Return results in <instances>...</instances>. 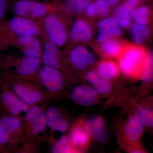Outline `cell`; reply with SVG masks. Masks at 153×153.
<instances>
[{
	"instance_id": "1",
	"label": "cell",
	"mask_w": 153,
	"mask_h": 153,
	"mask_svg": "<svg viewBox=\"0 0 153 153\" xmlns=\"http://www.w3.org/2000/svg\"><path fill=\"white\" fill-rule=\"evenodd\" d=\"M48 106V104L33 105L23 117L25 137L16 153L38 152L41 140L40 134L47 126L45 112Z\"/></svg>"
},
{
	"instance_id": "2",
	"label": "cell",
	"mask_w": 153,
	"mask_h": 153,
	"mask_svg": "<svg viewBox=\"0 0 153 153\" xmlns=\"http://www.w3.org/2000/svg\"><path fill=\"white\" fill-rule=\"evenodd\" d=\"M0 82L10 88L24 102L30 105L48 104L54 100L52 94L43 88L6 71L0 75Z\"/></svg>"
},
{
	"instance_id": "3",
	"label": "cell",
	"mask_w": 153,
	"mask_h": 153,
	"mask_svg": "<svg viewBox=\"0 0 153 153\" xmlns=\"http://www.w3.org/2000/svg\"><path fill=\"white\" fill-rule=\"evenodd\" d=\"M145 128L134 106L118 131L117 139L120 147L127 152L140 153L142 150Z\"/></svg>"
},
{
	"instance_id": "4",
	"label": "cell",
	"mask_w": 153,
	"mask_h": 153,
	"mask_svg": "<svg viewBox=\"0 0 153 153\" xmlns=\"http://www.w3.org/2000/svg\"><path fill=\"white\" fill-rule=\"evenodd\" d=\"M41 86L51 94L54 100L61 97L68 87L66 78L60 70L43 66L36 74L28 77H21Z\"/></svg>"
},
{
	"instance_id": "5",
	"label": "cell",
	"mask_w": 153,
	"mask_h": 153,
	"mask_svg": "<svg viewBox=\"0 0 153 153\" xmlns=\"http://www.w3.org/2000/svg\"><path fill=\"white\" fill-rule=\"evenodd\" d=\"M43 35L42 21L15 16L6 22L0 23V37Z\"/></svg>"
},
{
	"instance_id": "6",
	"label": "cell",
	"mask_w": 153,
	"mask_h": 153,
	"mask_svg": "<svg viewBox=\"0 0 153 153\" xmlns=\"http://www.w3.org/2000/svg\"><path fill=\"white\" fill-rule=\"evenodd\" d=\"M146 54L140 45L125 46L117 58L120 72L129 79H139Z\"/></svg>"
},
{
	"instance_id": "7",
	"label": "cell",
	"mask_w": 153,
	"mask_h": 153,
	"mask_svg": "<svg viewBox=\"0 0 153 153\" xmlns=\"http://www.w3.org/2000/svg\"><path fill=\"white\" fill-rule=\"evenodd\" d=\"M41 59L23 55L3 57L0 69L17 76L28 77L36 74L42 67Z\"/></svg>"
},
{
	"instance_id": "8",
	"label": "cell",
	"mask_w": 153,
	"mask_h": 153,
	"mask_svg": "<svg viewBox=\"0 0 153 153\" xmlns=\"http://www.w3.org/2000/svg\"><path fill=\"white\" fill-rule=\"evenodd\" d=\"M56 10L50 12L42 20L43 38L60 47L68 41L66 20Z\"/></svg>"
},
{
	"instance_id": "9",
	"label": "cell",
	"mask_w": 153,
	"mask_h": 153,
	"mask_svg": "<svg viewBox=\"0 0 153 153\" xmlns=\"http://www.w3.org/2000/svg\"><path fill=\"white\" fill-rule=\"evenodd\" d=\"M43 52L41 60L44 66L53 67L61 71L66 78L68 87L73 83H77V80L69 70L63 52L59 47L43 38Z\"/></svg>"
},
{
	"instance_id": "10",
	"label": "cell",
	"mask_w": 153,
	"mask_h": 153,
	"mask_svg": "<svg viewBox=\"0 0 153 153\" xmlns=\"http://www.w3.org/2000/svg\"><path fill=\"white\" fill-rule=\"evenodd\" d=\"M69 70L78 82L74 72L78 73V79L83 72L89 69L95 62V57L87 48L77 45L68 51L63 52Z\"/></svg>"
},
{
	"instance_id": "11",
	"label": "cell",
	"mask_w": 153,
	"mask_h": 153,
	"mask_svg": "<svg viewBox=\"0 0 153 153\" xmlns=\"http://www.w3.org/2000/svg\"><path fill=\"white\" fill-rule=\"evenodd\" d=\"M56 3H42L33 0H19L14 4L13 11L16 16L42 21L47 14L56 10Z\"/></svg>"
},
{
	"instance_id": "12",
	"label": "cell",
	"mask_w": 153,
	"mask_h": 153,
	"mask_svg": "<svg viewBox=\"0 0 153 153\" xmlns=\"http://www.w3.org/2000/svg\"><path fill=\"white\" fill-rule=\"evenodd\" d=\"M32 106L24 102L10 88L0 82V111L2 114L21 117Z\"/></svg>"
},
{
	"instance_id": "13",
	"label": "cell",
	"mask_w": 153,
	"mask_h": 153,
	"mask_svg": "<svg viewBox=\"0 0 153 153\" xmlns=\"http://www.w3.org/2000/svg\"><path fill=\"white\" fill-rule=\"evenodd\" d=\"M4 123L9 139V153H16L24 142L25 131L23 117L7 115L0 116Z\"/></svg>"
},
{
	"instance_id": "14",
	"label": "cell",
	"mask_w": 153,
	"mask_h": 153,
	"mask_svg": "<svg viewBox=\"0 0 153 153\" xmlns=\"http://www.w3.org/2000/svg\"><path fill=\"white\" fill-rule=\"evenodd\" d=\"M85 118L81 117L74 120L71 123L67 133L78 153L88 152L92 142L85 128Z\"/></svg>"
},
{
	"instance_id": "15",
	"label": "cell",
	"mask_w": 153,
	"mask_h": 153,
	"mask_svg": "<svg viewBox=\"0 0 153 153\" xmlns=\"http://www.w3.org/2000/svg\"><path fill=\"white\" fill-rule=\"evenodd\" d=\"M69 97L74 104L85 107H89L101 102L102 97L92 85L82 82L71 89Z\"/></svg>"
},
{
	"instance_id": "16",
	"label": "cell",
	"mask_w": 153,
	"mask_h": 153,
	"mask_svg": "<svg viewBox=\"0 0 153 153\" xmlns=\"http://www.w3.org/2000/svg\"><path fill=\"white\" fill-rule=\"evenodd\" d=\"M47 126L50 129L51 134L49 143L55 140L52 137L54 132L57 131L64 134L68 131L71 123L63 111L57 107H47L45 112Z\"/></svg>"
},
{
	"instance_id": "17",
	"label": "cell",
	"mask_w": 153,
	"mask_h": 153,
	"mask_svg": "<svg viewBox=\"0 0 153 153\" xmlns=\"http://www.w3.org/2000/svg\"><path fill=\"white\" fill-rule=\"evenodd\" d=\"M85 126L92 141L104 144L108 141V134L104 118L101 115L85 117Z\"/></svg>"
},
{
	"instance_id": "18",
	"label": "cell",
	"mask_w": 153,
	"mask_h": 153,
	"mask_svg": "<svg viewBox=\"0 0 153 153\" xmlns=\"http://www.w3.org/2000/svg\"><path fill=\"white\" fill-rule=\"evenodd\" d=\"M92 30L88 22L82 18L76 19L72 24L68 38L71 43L84 44L90 41Z\"/></svg>"
},
{
	"instance_id": "19",
	"label": "cell",
	"mask_w": 153,
	"mask_h": 153,
	"mask_svg": "<svg viewBox=\"0 0 153 153\" xmlns=\"http://www.w3.org/2000/svg\"><path fill=\"white\" fill-rule=\"evenodd\" d=\"M139 79L141 84L136 90L139 96L146 94L153 84V49L146 52V58Z\"/></svg>"
},
{
	"instance_id": "20",
	"label": "cell",
	"mask_w": 153,
	"mask_h": 153,
	"mask_svg": "<svg viewBox=\"0 0 153 153\" xmlns=\"http://www.w3.org/2000/svg\"><path fill=\"white\" fill-rule=\"evenodd\" d=\"M98 34L97 41L98 43L108 39L116 38L121 35V28L114 17H105L97 24Z\"/></svg>"
},
{
	"instance_id": "21",
	"label": "cell",
	"mask_w": 153,
	"mask_h": 153,
	"mask_svg": "<svg viewBox=\"0 0 153 153\" xmlns=\"http://www.w3.org/2000/svg\"><path fill=\"white\" fill-rule=\"evenodd\" d=\"M140 2L137 0H126L115 10L113 17L121 29L129 27L132 24V13Z\"/></svg>"
},
{
	"instance_id": "22",
	"label": "cell",
	"mask_w": 153,
	"mask_h": 153,
	"mask_svg": "<svg viewBox=\"0 0 153 153\" xmlns=\"http://www.w3.org/2000/svg\"><path fill=\"white\" fill-rule=\"evenodd\" d=\"M95 70L100 78L111 81L117 79L120 72L117 63L109 59L99 62Z\"/></svg>"
},
{
	"instance_id": "23",
	"label": "cell",
	"mask_w": 153,
	"mask_h": 153,
	"mask_svg": "<svg viewBox=\"0 0 153 153\" xmlns=\"http://www.w3.org/2000/svg\"><path fill=\"white\" fill-rule=\"evenodd\" d=\"M90 3L89 0H68L63 4L58 5L57 12L66 20L68 15L84 13Z\"/></svg>"
},
{
	"instance_id": "24",
	"label": "cell",
	"mask_w": 153,
	"mask_h": 153,
	"mask_svg": "<svg viewBox=\"0 0 153 153\" xmlns=\"http://www.w3.org/2000/svg\"><path fill=\"white\" fill-rule=\"evenodd\" d=\"M7 44L16 47L20 50L33 47H42V43L38 37L31 36H13L3 38Z\"/></svg>"
},
{
	"instance_id": "25",
	"label": "cell",
	"mask_w": 153,
	"mask_h": 153,
	"mask_svg": "<svg viewBox=\"0 0 153 153\" xmlns=\"http://www.w3.org/2000/svg\"><path fill=\"white\" fill-rule=\"evenodd\" d=\"M124 47L119 40L113 38L100 43V51L107 58H118Z\"/></svg>"
},
{
	"instance_id": "26",
	"label": "cell",
	"mask_w": 153,
	"mask_h": 153,
	"mask_svg": "<svg viewBox=\"0 0 153 153\" xmlns=\"http://www.w3.org/2000/svg\"><path fill=\"white\" fill-rule=\"evenodd\" d=\"M134 105L140 119L145 130L153 131V106L143 103H135Z\"/></svg>"
},
{
	"instance_id": "27",
	"label": "cell",
	"mask_w": 153,
	"mask_h": 153,
	"mask_svg": "<svg viewBox=\"0 0 153 153\" xmlns=\"http://www.w3.org/2000/svg\"><path fill=\"white\" fill-rule=\"evenodd\" d=\"M50 146V152L52 153H78L66 133L54 141Z\"/></svg>"
},
{
	"instance_id": "28",
	"label": "cell",
	"mask_w": 153,
	"mask_h": 153,
	"mask_svg": "<svg viewBox=\"0 0 153 153\" xmlns=\"http://www.w3.org/2000/svg\"><path fill=\"white\" fill-rule=\"evenodd\" d=\"M110 7L104 1L96 0L94 2L89 4L84 13L88 18H93L96 16L105 18L109 14Z\"/></svg>"
},
{
	"instance_id": "29",
	"label": "cell",
	"mask_w": 153,
	"mask_h": 153,
	"mask_svg": "<svg viewBox=\"0 0 153 153\" xmlns=\"http://www.w3.org/2000/svg\"><path fill=\"white\" fill-rule=\"evenodd\" d=\"M131 36L136 45L143 44L149 36L150 31L147 25L133 23L129 27Z\"/></svg>"
},
{
	"instance_id": "30",
	"label": "cell",
	"mask_w": 153,
	"mask_h": 153,
	"mask_svg": "<svg viewBox=\"0 0 153 153\" xmlns=\"http://www.w3.org/2000/svg\"><path fill=\"white\" fill-rule=\"evenodd\" d=\"M114 82L100 77L92 86L101 97H109L112 95L116 90Z\"/></svg>"
},
{
	"instance_id": "31",
	"label": "cell",
	"mask_w": 153,
	"mask_h": 153,
	"mask_svg": "<svg viewBox=\"0 0 153 153\" xmlns=\"http://www.w3.org/2000/svg\"><path fill=\"white\" fill-rule=\"evenodd\" d=\"M150 12V9L148 6L142 5L137 7L132 13V21L135 24L147 25L149 22V16Z\"/></svg>"
},
{
	"instance_id": "32",
	"label": "cell",
	"mask_w": 153,
	"mask_h": 153,
	"mask_svg": "<svg viewBox=\"0 0 153 153\" xmlns=\"http://www.w3.org/2000/svg\"><path fill=\"white\" fill-rule=\"evenodd\" d=\"M0 149L2 153H9V139L4 123L0 117Z\"/></svg>"
},
{
	"instance_id": "33",
	"label": "cell",
	"mask_w": 153,
	"mask_h": 153,
	"mask_svg": "<svg viewBox=\"0 0 153 153\" xmlns=\"http://www.w3.org/2000/svg\"><path fill=\"white\" fill-rule=\"evenodd\" d=\"M7 8V0H0V23L3 22Z\"/></svg>"
},
{
	"instance_id": "34",
	"label": "cell",
	"mask_w": 153,
	"mask_h": 153,
	"mask_svg": "<svg viewBox=\"0 0 153 153\" xmlns=\"http://www.w3.org/2000/svg\"><path fill=\"white\" fill-rule=\"evenodd\" d=\"M7 45V43H6L5 41H4V40L0 37V63H1V61L3 57L1 55V49H2L4 46Z\"/></svg>"
},
{
	"instance_id": "35",
	"label": "cell",
	"mask_w": 153,
	"mask_h": 153,
	"mask_svg": "<svg viewBox=\"0 0 153 153\" xmlns=\"http://www.w3.org/2000/svg\"><path fill=\"white\" fill-rule=\"evenodd\" d=\"M107 3L110 6H113L116 4L119 0H102Z\"/></svg>"
},
{
	"instance_id": "36",
	"label": "cell",
	"mask_w": 153,
	"mask_h": 153,
	"mask_svg": "<svg viewBox=\"0 0 153 153\" xmlns=\"http://www.w3.org/2000/svg\"><path fill=\"white\" fill-rule=\"evenodd\" d=\"M139 1L142 2V1H148V0H137Z\"/></svg>"
},
{
	"instance_id": "37",
	"label": "cell",
	"mask_w": 153,
	"mask_h": 153,
	"mask_svg": "<svg viewBox=\"0 0 153 153\" xmlns=\"http://www.w3.org/2000/svg\"><path fill=\"white\" fill-rule=\"evenodd\" d=\"M0 153H2V152L1 150L0 149Z\"/></svg>"
}]
</instances>
